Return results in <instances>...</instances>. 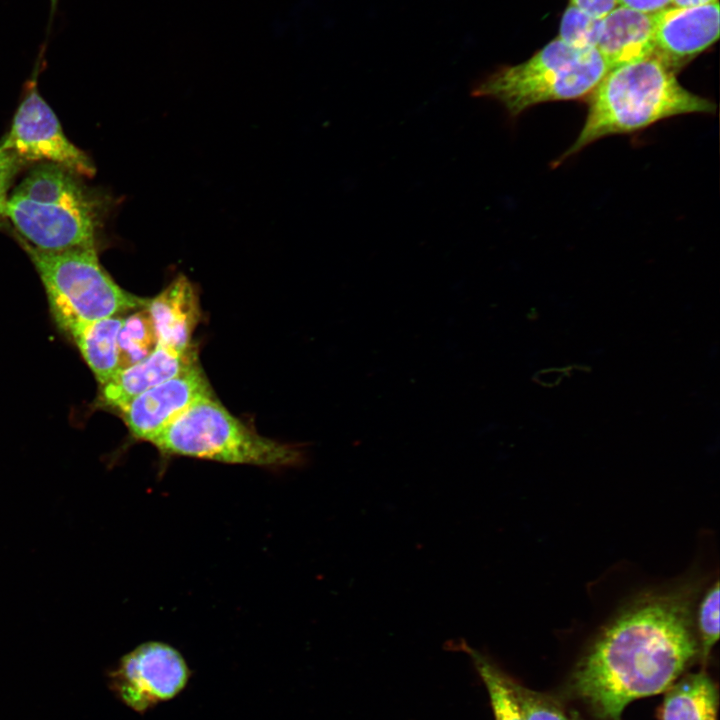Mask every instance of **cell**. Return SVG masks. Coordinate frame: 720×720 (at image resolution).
<instances>
[{
	"mask_svg": "<svg viewBox=\"0 0 720 720\" xmlns=\"http://www.w3.org/2000/svg\"><path fill=\"white\" fill-rule=\"evenodd\" d=\"M698 651L689 598L646 597L600 633L576 668L574 688L600 717L619 720L630 702L665 692Z\"/></svg>",
	"mask_w": 720,
	"mask_h": 720,
	"instance_id": "obj_1",
	"label": "cell"
},
{
	"mask_svg": "<svg viewBox=\"0 0 720 720\" xmlns=\"http://www.w3.org/2000/svg\"><path fill=\"white\" fill-rule=\"evenodd\" d=\"M715 104L684 88L656 53L609 69L588 97L577 139L561 160L603 137L633 133L669 117L714 113Z\"/></svg>",
	"mask_w": 720,
	"mask_h": 720,
	"instance_id": "obj_2",
	"label": "cell"
},
{
	"mask_svg": "<svg viewBox=\"0 0 720 720\" xmlns=\"http://www.w3.org/2000/svg\"><path fill=\"white\" fill-rule=\"evenodd\" d=\"M107 210V199L82 176L38 163L11 190L6 218L17 236L36 249H98Z\"/></svg>",
	"mask_w": 720,
	"mask_h": 720,
	"instance_id": "obj_3",
	"label": "cell"
},
{
	"mask_svg": "<svg viewBox=\"0 0 720 720\" xmlns=\"http://www.w3.org/2000/svg\"><path fill=\"white\" fill-rule=\"evenodd\" d=\"M608 71L596 48L577 49L556 38L526 61L476 82L471 95L499 102L515 120L541 103L588 98Z\"/></svg>",
	"mask_w": 720,
	"mask_h": 720,
	"instance_id": "obj_4",
	"label": "cell"
},
{
	"mask_svg": "<svg viewBox=\"0 0 720 720\" xmlns=\"http://www.w3.org/2000/svg\"><path fill=\"white\" fill-rule=\"evenodd\" d=\"M165 458L190 457L270 469L298 467L302 447L261 436L213 396L191 406L152 442Z\"/></svg>",
	"mask_w": 720,
	"mask_h": 720,
	"instance_id": "obj_5",
	"label": "cell"
},
{
	"mask_svg": "<svg viewBox=\"0 0 720 720\" xmlns=\"http://www.w3.org/2000/svg\"><path fill=\"white\" fill-rule=\"evenodd\" d=\"M47 294L55 322L70 327L147 308L150 299L121 288L101 265L97 248L39 250L18 237Z\"/></svg>",
	"mask_w": 720,
	"mask_h": 720,
	"instance_id": "obj_6",
	"label": "cell"
},
{
	"mask_svg": "<svg viewBox=\"0 0 720 720\" xmlns=\"http://www.w3.org/2000/svg\"><path fill=\"white\" fill-rule=\"evenodd\" d=\"M43 51L26 84L25 96L13 116L10 129L0 144L27 165L52 163L82 177H93L96 167L92 159L68 139L58 117L38 92L37 75Z\"/></svg>",
	"mask_w": 720,
	"mask_h": 720,
	"instance_id": "obj_7",
	"label": "cell"
},
{
	"mask_svg": "<svg viewBox=\"0 0 720 720\" xmlns=\"http://www.w3.org/2000/svg\"><path fill=\"white\" fill-rule=\"evenodd\" d=\"M190 675L177 649L164 642L148 641L120 659L108 674V684L121 702L143 713L177 696Z\"/></svg>",
	"mask_w": 720,
	"mask_h": 720,
	"instance_id": "obj_8",
	"label": "cell"
},
{
	"mask_svg": "<svg viewBox=\"0 0 720 720\" xmlns=\"http://www.w3.org/2000/svg\"><path fill=\"white\" fill-rule=\"evenodd\" d=\"M212 396L209 381L196 361L135 397L119 412L134 439L151 443L191 406Z\"/></svg>",
	"mask_w": 720,
	"mask_h": 720,
	"instance_id": "obj_9",
	"label": "cell"
},
{
	"mask_svg": "<svg viewBox=\"0 0 720 720\" xmlns=\"http://www.w3.org/2000/svg\"><path fill=\"white\" fill-rule=\"evenodd\" d=\"M655 52L675 71L718 38L719 3L692 8L666 7L653 14Z\"/></svg>",
	"mask_w": 720,
	"mask_h": 720,
	"instance_id": "obj_10",
	"label": "cell"
},
{
	"mask_svg": "<svg viewBox=\"0 0 720 720\" xmlns=\"http://www.w3.org/2000/svg\"><path fill=\"white\" fill-rule=\"evenodd\" d=\"M198 361L194 350L180 353L156 345L141 361L120 369L107 383L101 385L99 404L120 410L135 397L174 377Z\"/></svg>",
	"mask_w": 720,
	"mask_h": 720,
	"instance_id": "obj_11",
	"label": "cell"
},
{
	"mask_svg": "<svg viewBox=\"0 0 720 720\" xmlns=\"http://www.w3.org/2000/svg\"><path fill=\"white\" fill-rule=\"evenodd\" d=\"M152 321L157 344L180 353L193 349L192 333L199 320L198 301L190 281L180 276L146 308Z\"/></svg>",
	"mask_w": 720,
	"mask_h": 720,
	"instance_id": "obj_12",
	"label": "cell"
},
{
	"mask_svg": "<svg viewBox=\"0 0 720 720\" xmlns=\"http://www.w3.org/2000/svg\"><path fill=\"white\" fill-rule=\"evenodd\" d=\"M596 49L609 69L653 54V14L618 5L602 18Z\"/></svg>",
	"mask_w": 720,
	"mask_h": 720,
	"instance_id": "obj_13",
	"label": "cell"
},
{
	"mask_svg": "<svg viewBox=\"0 0 720 720\" xmlns=\"http://www.w3.org/2000/svg\"><path fill=\"white\" fill-rule=\"evenodd\" d=\"M123 321L124 318L114 316L76 324L65 331L100 385L107 383L120 370L117 338Z\"/></svg>",
	"mask_w": 720,
	"mask_h": 720,
	"instance_id": "obj_14",
	"label": "cell"
},
{
	"mask_svg": "<svg viewBox=\"0 0 720 720\" xmlns=\"http://www.w3.org/2000/svg\"><path fill=\"white\" fill-rule=\"evenodd\" d=\"M718 690L704 672L689 674L667 690L660 720H717Z\"/></svg>",
	"mask_w": 720,
	"mask_h": 720,
	"instance_id": "obj_15",
	"label": "cell"
},
{
	"mask_svg": "<svg viewBox=\"0 0 720 720\" xmlns=\"http://www.w3.org/2000/svg\"><path fill=\"white\" fill-rule=\"evenodd\" d=\"M489 694L495 720H524L513 680L502 672L486 655L461 642Z\"/></svg>",
	"mask_w": 720,
	"mask_h": 720,
	"instance_id": "obj_16",
	"label": "cell"
},
{
	"mask_svg": "<svg viewBox=\"0 0 720 720\" xmlns=\"http://www.w3.org/2000/svg\"><path fill=\"white\" fill-rule=\"evenodd\" d=\"M117 343L120 369L141 361L153 351L157 338L146 309L124 319Z\"/></svg>",
	"mask_w": 720,
	"mask_h": 720,
	"instance_id": "obj_17",
	"label": "cell"
},
{
	"mask_svg": "<svg viewBox=\"0 0 720 720\" xmlns=\"http://www.w3.org/2000/svg\"><path fill=\"white\" fill-rule=\"evenodd\" d=\"M601 29L602 18H595L569 4L562 15L558 39L577 49L596 48Z\"/></svg>",
	"mask_w": 720,
	"mask_h": 720,
	"instance_id": "obj_18",
	"label": "cell"
},
{
	"mask_svg": "<svg viewBox=\"0 0 720 720\" xmlns=\"http://www.w3.org/2000/svg\"><path fill=\"white\" fill-rule=\"evenodd\" d=\"M719 594V582L716 581L706 591L698 606L697 630L703 659L708 657L719 638Z\"/></svg>",
	"mask_w": 720,
	"mask_h": 720,
	"instance_id": "obj_19",
	"label": "cell"
},
{
	"mask_svg": "<svg viewBox=\"0 0 720 720\" xmlns=\"http://www.w3.org/2000/svg\"><path fill=\"white\" fill-rule=\"evenodd\" d=\"M524 720H570L552 697L513 682Z\"/></svg>",
	"mask_w": 720,
	"mask_h": 720,
	"instance_id": "obj_20",
	"label": "cell"
},
{
	"mask_svg": "<svg viewBox=\"0 0 720 720\" xmlns=\"http://www.w3.org/2000/svg\"><path fill=\"white\" fill-rule=\"evenodd\" d=\"M26 165L14 152L0 144V227L8 222L7 201L17 175Z\"/></svg>",
	"mask_w": 720,
	"mask_h": 720,
	"instance_id": "obj_21",
	"label": "cell"
},
{
	"mask_svg": "<svg viewBox=\"0 0 720 720\" xmlns=\"http://www.w3.org/2000/svg\"><path fill=\"white\" fill-rule=\"evenodd\" d=\"M570 4L595 18L605 17L618 6L617 0H570Z\"/></svg>",
	"mask_w": 720,
	"mask_h": 720,
	"instance_id": "obj_22",
	"label": "cell"
},
{
	"mask_svg": "<svg viewBox=\"0 0 720 720\" xmlns=\"http://www.w3.org/2000/svg\"><path fill=\"white\" fill-rule=\"evenodd\" d=\"M618 5L639 12L654 14L670 5L671 0H617Z\"/></svg>",
	"mask_w": 720,
	"mask_h": 720,
	"instance_id": "obj_23",
	"label": "cell"
},
{
	"mask_svg": "<svg viewBox=\"0 0 720 720\" xmlns=\"http://www.w3.org/2000/svg\"><path fill=\"white\" fill-rule=\"evenodd\" d=\"M718 0H671L670 7L676 8H692L707 5Z\"/></svg>",
	"mask_w": 720,
	"mask_h": 720,
	"instance_id": "obj_24",
	"label": "cell"
},
{
	"mask_svg": "<svg viewBox=\"0 0 720 720\" xmlns=\"http://www.w3.org/2000/svg\"><path fill=\"white\" fill-rule=\"evenodd\" d=\"M59 0H50V25L57 11V5Z\"/></svg>",
	"mask_w": 720,
	"mask_h": 720,
	"instance_id": "obj_25",
	"label": "cell"
},
{
	"mask_svg": "<svg viewBox=\"0 0 720 720\" xmlns=\"http://www.w3.org/2000/svg\"><path fill=\"white\" fill-rule=\"evenodd\" d=\"M570 720H583L576 712L571 713Z\"/></svg>",
	"mask_w": 720,
	"mask_h": 720,
	"instance_id": "obj_26",
	"label": "cell"
}]
</instances>
